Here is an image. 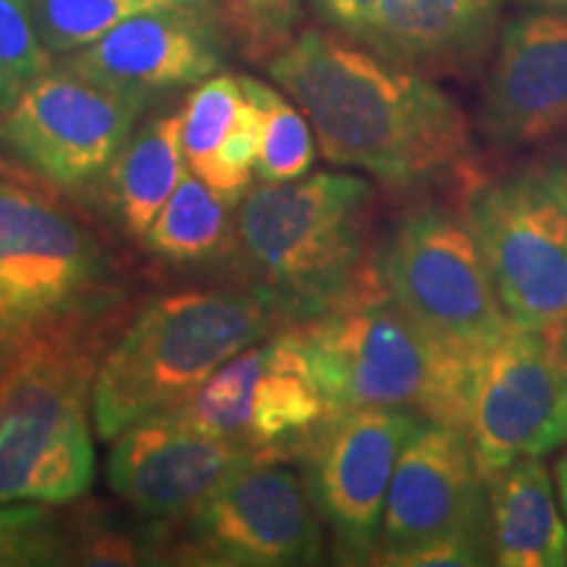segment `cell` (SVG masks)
<instances>
[{
    "label": "cell",
    "mask_w": 567,
    "mask_h": 567,
    "mask_svg": "<svg viewBox=\"0 0 567 567\" xmlns=\"http://www.w3.org/2000/svg\"><path fill=\"white\" fill-rule=\"evenodd\" d=\"M74 565V523L48 502H0V567Z\"/></svg>",
    "instance_id": "cb8c5ba5"
},
{
    "label": "cell",
    "mask_w": 567,
    "mask_h": 567,
    "mask_svg": "<svg viewBox=\"0 0 567 567\" xmlns=\"http://www.w3.org/2000/svg\"><path fill=\"white\" fill-rule=\"evenodd\" d=\"M200 176L184 174L179 187L163 205L151 229L140 239L142 250L158 264L187 268L231 258L234 216Z\"/></svg>",
    "instance_id": "44dd1931"
},
{
    "label": "cell",
    "mask_w": 567,
    "mask_h": 567,
    "mask_svg": "<svg viewBox=\"0 0 567 567\" xmlns=\"http://www.w3.org/2000/svg\"><path fill=\"white\" fill-rule=\"evenodd\" d=\"M555 471H557L559 499H563V507H565V515H567V450H565V455L555 463Z\"/></svg>",
    "instance_id": "f1b7e54d"
},
{
    "label": "cell",
    "mask_w": 567,
    "mask_h": 567,
    "mask_svg": "<svg viewBox=\"0 0 567 567\" xmlns=\"http://www.w3.org/2000/svg\"><path fill=\"white\" fill-rule=\"evenodd\" d=\"M268 74L300 105L321 155L394 193L478 179L473 126L431 76L396 66L344 34L305 30L284 42Z\"/></svg>",
    "instance_id": "6da1fadb"
},
{
    "label": "cell",
    "mask_w": 567,
    "mask_h": 567,
    "mask_svg": "<svg viewBox=\"0 0 567 567\" xmlns=\"http://www.w3.org/2000/svg\"><path fill=\"white\" fill-rule=\"evenodd\" d=\"M326 410H405L467 429L476 358L413 321L386 292L297 326Z\"/></svg>",
    "instance_id": "5b68a950"
},
{
    "label": "cell",
    "mask_w": 567,
    "mask_h": 567,
    "mask_svg": "<svg viewBox=\"0 0 567 567\" xmlns=\"http://www.w3.org/2000/svg\"><path fill=\"white\" fill-rule=\"evenodd\" d=\"M34 24L51 53H76L122 21L158 9H205L210 0H30Z\"/></svg>",
    "instance_id": "7402d4cb"
},
{
    "label": "cell",
    "mask_w": 567,
    "mask_h": 567,
    "mask_svg": "<svg viewBox=\"0 0 567 567\" xmlns=\"http://www.w3.org/2000/svg\"><path fill=\"white\" fill-rule=\"evenodd\" d=\"M467 436L486 484L517 460L567 444V368L559 337L513 326L478 354Z\"/></svg>",
    "instance_id": "4fadbf2b"
},
{
    "label": "cell",
    "mask_w": 567,
    "mask_h": 567,
    "mask_svg": "<svg viewBox=\"0 0 567 567\" xmlns=\"http://www.w3.org/2000/svg\"><path fill=\"white\" fill-rule=\"evenodd\" d=\"M245 95L258 105L264 116V142H260L258 174L260 182L300 179L313 168L316 132L305 122L302 109H295L279 90L268 87L255 76H239Z\"/></svg>",
    "instance_id": "603a6c76"
},
{
    "label": "cell",
    "mask_w": 567,
    "mask_h": 567,
    "mask_svg": "<svg viewBox=\"0 0 567 567\" xmlns=\"http://www.w3.org/2000/svg\"><path fill=\"white\" fill-rule=\"evenodd\" d=\"M245 101L243 82L229 74L208 76L187 95L182 109V147L195 176L203 179L208 174L213 158L237 124Z\"/></svg>",
    "instance_id": "d4e9b609"
},
{
    "label": "cell",
    "mask_w": 567,
    "mask_h": 567,
    "mask_svg": "<svg viewBox=\"0 0 567 567\" xmlns=\"http://www.w3.org/2000/svg\"><path fill=\"white\" fill-rule=\"evenodd\" d=\"M0 368H3V365H0Z\"/></svg>",
    "instance_id": "1f68e13d"
},
{
    "label": "cell",
    "mask_w": 567,
    "mask_h": 567,
    "mask_svg": "<svg viewBox=\"0 0 567 567\" xmlns=\"http://www.w3.org/2000/svg\"><path fill=\"white\" fill-rule=\"evenodd\" d=\"M499 30V0H379L358 42L434 80L476 74Z\"/></svg>",
    "instance_id": "ac0fdd59"
},
{
    "label": "cell",
    "mask_w": 567,
    "mask_h": 567,
    "mask_svg": "<svg viewBox=\"0 0 567 567\" xmlns=\"http://www.w3.org/2000/svg\"><path fill=\"white\" fill-rule=\"evenodd\" d=\"M51 66L30 0H0V113Z\"/></svg>",
    "instance_id": "484cf974"
},
{
    "label": "cell",
    "mask_w": 567,
    "mask_h": 567,
    "mask_svg": "<svg viewBox=\"0 0 567 567\" xmlns=\"http://www.w3.org/2000/svg\"><path fill=\"white\" fill-rule=\"evenodd\" d=\"M567 124V13L528 9L499 30L478 103V132L505 151Z\"/></svg>",
    "instance_id": "2e32d148"
},
{
    "label": "cell",
    "mask_w": 567,
    "mask_h": 567,
    "mask_svg": "<svg viewBox=\"0 0 567 567\" xmlns=\"http://www.w3.org/2000/svg\"><path fill=\"white\" fill-rule=\"evenodd\" d=\"M494 563L565 567L567 523L542 457H523L488 481Z\"/></svg>",
    "instance_id": "d6986e66"
},
{
    "label": "cell",
    "mask_w": 567,
    "mask_h": 567,
    "mask_svg": "<svg viewBox=\"0 0 567 567\" xmlns=\"http://www.w3.org/2000/svg\"><path fill=\"white\" fill-rule=\"evenodd\" d=\"M166 557L218 567L321 565L323 520L302 473L281 457H260L168 528Z\"/></svg>",
    "instance_id": "8fae6325"
},
{
    "label": "cell",
    "mask_w": 567,
    "mask_h": 567,
    "mask_svg": "<svg viewBox=\"0 0 567 567\" xmlns=\"http://www.w3.org/2000/svg\"><path fill=\"white\" fill-rule=\"evenodd\" d=\"M66 63L82 74L151 97L153 92L189 87L218 74L224 38L205 9H158L122 21Z\"/></svg>",
    "instance_id": "e0dca14e"
},
{
    "label": "cell",
    "mask_w": 567,
    "mask_h": 567,
    "mask_svg": "<svg viewBox=\"0 0 567 567\" xmlns=\"http://www.w3.org/2000/svg\"><path fill=\"white\" fill-rule=\"evenodd\" d=\"M513 3L526 6V9H547V11L567 13V0H513Z\"/></svg>",
    "instance_id": "f546056e"
},
{
    "label": "cell",
    "mask_w": 567,
    "mask_h": 567,
    "mask_svg": "<svg viewBox=\"0 0 567 567\" xmlns=\"http://www.w3.org/2000/svg\"><path fill=\"white\" fill-rule=\"evenodd\" d=\"M375 193L354 174L258 182L234 213L231 260L245 289L287 326L384 292L373 245Z\"/></svg>",
    "instance_id": "7a4b0ae2"
},
{
    "label": "cell",
    "mask_w": 567,
    "mask_h": 567,
    "mask_svg": "<svg viewBox=\"0 0 567 567\" xmlns=\"http://www.w3.org/2000/svg\"><path fill=\"white\" fill-rule=\"evenodd\" d=\"M463 425L423 417L389 484L375 565H488V488Z\"/></svg>",
    "instance_id": "ba28073f"
},
{
    "label": "cell",
    "mask_w": 567,
    "mask_h": 567,
    "mask_svg": "<svg viewBox=\"0 0 567 567\" xmlns=\"http://www.w3.org/2000/svg\"><path fill=\"white\" fill-rule=\"evenodd\" d=\"M260 457L250 446L197 429L176 410H161L113 439L105 476L134 517L168 530Z\"/></svg>",
    "instance_id": "9a60e30c"
},
{
    "label": "cell",
    "mask_w": 567,
    "mask_h": 567,
    "mask_svg": "<svg viewBox=\"0 0 567 567\" xmlns=\"http://www.w3.org/2000/svg\"><path fill=\"white\" fill-rule=\"evenodd\" d=\"M287 326L250 289H187L155 297L105 350L92 386V423L105 442L172 410L234 354Z\"/></svg>",
    "instance_id": "277c9868"
},
{
    "label": "cell",
    "mask_w": 567,
    "mask_h": 567,
    "mask_svg": "<svg viewBox=\"0 0 567 567\" xmlns=\"http://www.w3.org/2000/svg\"><path fill=\"white\" fill-rule=\"evenodd\" d=\"M496 295L515 329L559 337L567 326V168L528 163L465 189Z\"/></svg>",
    "instance_id": "52a82bcc"
},
{
    "label": "cell",
    "mask_w": 567,
    "mask_h": 567,
    "mask_svg": "<svg viewBox=\"0 0 567 567\" xmlns=\"http://www.w3.org/2000/svg\"><path fill=\"white\" fill-rule=\"evenodd\" d=\"M379 276L413 321L476 360L513 329L465 210L408 208L379 247Z\"/></svg>",
    "instance_id": "9c48e42d"
},
{
    "label": "cell",
    "mask_w": 567,
    "mask_h": 567,
    "mask_svg": "<svg viewBox=\"0 0 567 567\" xmlns=\"http://www.w3.org/2000/svg\"><path fill=\"white\" fill-rule=\"evenodd\" d=\"M423 417L405 410L326 413L292 460L342 565H375L394 465Z\"/></svg>",
    "instance_id": "7c38bea8"
},
{
    "label": "cell",
    "mask_w": 567,
    "mask_h": 567,
    "mask_svg": "<svg viewBox=\"0 0 567 567\" xmlns=\"http://www.w3.org/2000/svg\"><path fill=\"white\" fill-rule=\"evenodd\" d=\"M300 0H229L231 19L258 51L281 45L297 17Z\"/></svg>",
    "instance_id": "4316f807"
},
{
    "label": "cell",
    "mask_w": 567,
    "mask_h": 567,
    "mask_svg": "<svg viewBox=\"0 0 567 567\" xmlns=\"http://www.w3.org/2000/svg\"><path fill=\"white\" fill-rule=\"evenodd\" d=\"M326 24L334 27L339 34L358 42L365 32L379 0H310Z\"/></svg>",
    "instance_id": "83f0119b"
},
{
    "label": "cell",
    "mask_w": 567,
    "mask_h": 567,
    "mask_svg": "<svg viewBox=\"0 0 567 567\" xmlns=\"http://www.w3.org/2000/svg\"><path fill=\"white\" fill-rule=\"evenodd\" d=\"M559 352H563V360H565V368H567V326L563 329V334H559Z\"/></svg>",
    "instance_id": "4dcf8cb0"
},
{
    "label": "cell",
    "mask_w": 567,
    "mask_h": 567,
    "mask_svg": "<svg viewBox=\"0 0 567 567\" xmlns=\"http://www.w3.org/2000/svg\"><path fill=\"white\" fill-rule=\"evenodd\" d=\"M189 172L182 147V113L151 118L97 182L101 205L124 237L140 239Z\"/></svg>",
    "instance_id": "ffe728a7"
},
{
    "label": "cell",
    "mask_w": 567,
    "mask_h": 567,
    "mask_svg": "<svg viewBox=\"0 0 567 567\" xmlns=\"http://www.w3.org/2000/svg\"><path fill=\"white\" fill-rule=\"evenodd\" d=\"M147 95L51 66L0 113V147L59 193L97 187L145 111Z\"/></svg>",
    "instance_id": "30bf717a"
},
{
    "label": "cell",
    "mask_w": 567,
    "mask_h": 567,
    "mask_svg": "<svg viewBox=\"0 0 567 567\" xmlns=\"http://www.w3.org/2000/svg\"><path fill=\"white\" fill-rule=\"evenodd\" d=\"M116 337L40 339L0 368V502L66 505L95 484L92 386Z\"/></svg>",
    "instance_id": "8992f818"
},
{
    "label": "cell",
    "mask_w": 567,
    "mask_h": 567,
    "mask_svg": "<svg viewBox=\"0 0 567 567\" xmlns=\"http://www.w3.org/2000/svg\"><path fill=\"white\" fill-rule=\"evenodd\" d=\"M130 268L66 203L0 174V365L40 339L113 334L130 313Z\"/></svg>",
    "instance_id": "3957f363"
},
{
    "label": "cell",
    "mask_w": 567,
    "mask_h": 567,
    "mask_svg": "<svg viewBox=\"0 0 567 567\" xmlns=\"http://www.w3.org/2000/svg\"><path fill=\"white\" fill-rule=\"evenodd\" d=\"M172 410L213 436L281 460H292L297 444L329 413L297 326H281L264 342L234 354Z\"/></svg>",
    "instance_id": "5bb4252c"
}]
</instances>
